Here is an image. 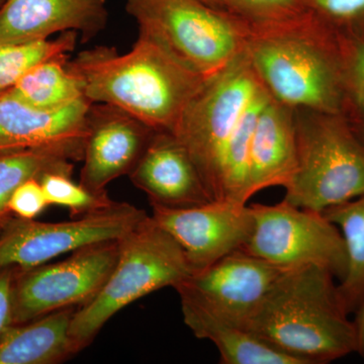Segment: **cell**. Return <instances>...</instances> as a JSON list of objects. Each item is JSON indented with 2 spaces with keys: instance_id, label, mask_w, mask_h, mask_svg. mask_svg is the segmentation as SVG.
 I'll list each match as a JSON object with an SVG mask.
<instances>
[{
  "instance_id": "17",
  "label": "cell",
  "mask_w": 364,
  "mask_h": 364,
  "mask_svg": "<svg viewBox=\"0 0 364 364\" xmlns=\"http://www.w3.org/2000/svg\"><path fill=\"white\" fill-rule=\"evenodd\" d=\"M296 164L294 107L270 97L256 121L249 153V198L272 186L286 188Z\"/></svg>"
},
{
  "instance_id": "27",
  "label": "cell",
  "mask_w": 364,
  "mask_h": 364,
  "mask_svg": "<svg viewBox=\"0 0 364 364\" xmlns=\"http://www.w3.org/2000/svg\"><path fill=\"white\" fill-rule=\"evenodd\" d=\"M346 114H364V40L342 37Z\"/></svg>"
},
{
  "instance_id": "25",
  "label": "cell",
  "mask_w": 364,
  "mask_h": 364,
  "mask_svg": "<svg viewBox=\"0 0 364 364\" xmlns=\"http://www.w3.org/2000/svg\"><path fill=\"white\" fill-rule=\"evenodd\" d=\"M40 181L49 205L68 208L73 218L97 212L114 203L107 193L90 191L80 182L72 181L70 174L50 172Z\"/></svg>"
},
{
  "instance_id": "5",
  "label": "cell",
  "mask_w": 364,
  "mask_h": 364,
  "mask_svg": "<svg viewBox=\"0 0 364 364\" xmlns=\"http://www.w3.org/2000/svg\"><path fill=\"white\" fill-rule=\"evenodd\" d=\"M296 164L284 202L324 212L364 193V147L345 114L294 109Z\"/></svg>"
},
{
  "instance_id": "15",
  "label": "cell",
  "mask_w": 364,
  "mask_h": 364,
  "mask_svg": "<svg viewBox=\"0 0 364 364\" xmlns=\"http://www.w3.org/2000/svg\"><path fill=\"white\" fill-rule=\"evenodd\" d=\"M129 176L150 203L183 208L212 202L188 151L171 132L155 131Z\"/></svg>"
},
{
  "instance_id": "6",
  "label": "cell",
  "mask_w": 364,
  "mask_h": 364,
  "mask_svg": "<svg viewBox=\"0 0 364 364\" xmlns=\"http://www.w3.org/2000/svg\"><path fill=\"white\" fill-rule=\"evenodd\" d=\"M126 9L140 37L207 79L244 52L250 35L240 18L203 0H128Z\"/></svg>"
},
{
  "instance_id": "29",
  "label": "cell",
  "mask_w": 364,
  "mask_h": 364,
  "mask_svg": "<svg viewBox=\"0 0 364 364\" xmlns=\"http://www.w3.org/2000/svg\"><path fill=\"white\" fill-rule=\"evenodd\" d=\"M16 267L0 269V337L13 325V282Z\"/></svg>"
},
{
  "instance_id": "18",
  "label": "cell",
  "mask_w": 364,
  "mask_h": 364,
  "mask_svg": "<svg viewBox=\"0 0 364 364\" xmlns=\"http://www.w3.org/2000/svg\"><path fill=\"white\" fill-rule=\"evenodd\" d=\"M186 325L198 339L214 343L223 364H301L246 327L181 296Z\"/></svg>"
},
{
  "instance_id": "19",
  "label": "cell",
  "mask_w": 364,
  "mask_h": 364,
  "mask_svg": "<svg viewBox=\"0 0 364 364\" xmlns=\"http://www.w3.org/2000/svg\"><path fill=\"white\" fill-rule=\"evenodd\" d=\"M76 306L13 324L0 337V364H56L77 354L70 335Z\"/></svg>"
},
{
  "instance_id": "3",
  "label": "cell",
  "mask_w": 364,
  "mask_h": 364,
  "mask_svg": "<svg viewBox=\"0 0 364 364\" xmlns=\"http://www.w3.org/2000/svg\"><path fill=\"white\" fill-rule=\"evenodd\" d=\"M245 52L277 102L346 114L341 38L314 16L291 28L250 33Z\"/></svg>"
},
{
  "instance_id": "1",
  "label": "cell",
  "mask_w": 364,
  "mask_h": 364,
  "mask_svg": "<svg viewBox=\"0 0 364 364\" xmlns=\"http://www.w3.org/2000/svg\"><path fill=\"white\" fill-rule=\"evenodd\" d=\"M66 68L91 104L112 105L171 133L208 80L140 36L126 54L100 46L79 53Z\"/></svg>"
},
{
  "instance_id": "30",
  "label": "cell",
  "mask_w": 364,
  "mask_h": 364,
  "mask_svg": "<svg viewBox=\"0 0 364 364\" xmlns=\"http://www.w3.org/2000/svg\"><path fill=\"white\" fill-rule=\"evenodd\" d=\"M354 313H355V318L353 322L355 325L356 337H358L356 353H358L364 359V301Z\"/></svg>"
},
{
  "instance_id": "11",
  "label": "cell",
  "mask_w": 364,
  "mask_h": 364,
  "mask_svg": "<svg viewBox=\"0 0 364 364\" xmlns=\"http://www.w3.org/2000/svg\"><path fill=\"white\" fill-rule=\"evenodd\" d=\"M151 207V218L178 244L193 274L244 247L253 229L247 203L212 200L193 207Z\"/></svg>"
},
{
  "instance_id": "26",
  "label": "cell",
  "mask_w": 364,
  "mask_h": 364,
  "mask_svg": "<svg viewBox=\"0 0 364 364\" xmlns=\"http://www.w3.org/2000/svg\"><path fill=\"white\" fill-rule=\"evenodd\" d=\"M316 20L342 37L364 40V0H303Z\"/></svg>"
},
{
  "instance_id": "23",
  "label": "cell",
  "mask_w": 364,
  "mask_h": 364,
  "mask_svg": "<svg viewBox=\"0 0 364 364\" xmlns=\"http://www.w3.org/2000/svg\"><path fill=\"white\" fill-rule=\"evenodd\" d=\"M77 38V32L68 31L52 41L0 47V95L11 90L33 67L48 60L69 56L75 49Z\"/></svg>"
},
{
  "instance_id": "20",
  "label": "cell",
  "mask_w": 364,
  "mask_h": 364,
  "mask_svg": "<svg viewBox=\"0 0 364 364\" xmlns=\"http://www.w3.org/2000/svg\"><path fill=\"white\" fill-rule=\"evenodd\" d=\"M322 213L343 237L347 272L337 289L345 310L354 313L364 301V193Z\"/></svg>"
},
{
  "instance_id": "2",
  "label": "cell",
  "mask_w": 364,
  "mask_h": 364,
  "mask_svg": "<svg viewBox=\"0 0 364 364\" xmlns=\"http://www.w3.org/2000/svg\"><path fill=\"white\" fill-rule=\"evenodd\" d=\"M334 279L316 265L287 270L245 327L301 364L331 363L356 353L355 325Z\"/></svg>"
},
{
  "instance_id": "33",
  "label": "cell",
  "mask_w": 364,
  "mask_h": 364,
  "mask_svg": "<svg viewBox=\"0 0 364 364\" xmlns=\"http://www.w3.org/2000/svg\"><path fill=\"white\" fill-rule=\"evenodd\" d=\"M83 1L90 2V4H102V6H105V0H83Z\"/></svg>"
},
{
  "instance_id": "28",
  "label": "cell",
  "mask_w": 364,
  "mask_h": 364,
  "mask_svg": "<svg viewBox=\"0 0 364 364\" xmlns=\"http://www.w3.org/2000/svg\"><path fill=\"white\" fill-rule=\"evenodd\" d=\"M49 205L40 179L32 178L14 191L9 202V210L16 217L33 220Z\"/></svg>"
},
{
  "instance_id": "12",
  "label": "cell",
  "mask_w": 364,
  "mask_h": 364,
  "mask_svg": "<svg viewBox=\"0 0 364 364\" xmlns=\"http://www.w3.org/2000/svg\"><path fill=\"white\" fill-rule=\"evenodd\" d=\"M287 270L240 248L189 275L174 289L179 296L245 327Z\"/></svg>"
},
{
  "instance_id": "8",
  "label": "cell",
  "mask_w": 364,
  "mask_h": 364,
  "mask_svg": "<svg viewBox=\"0 0 364 364\" xmlns=\"http://www.w3.org/2000/svg\"><path fill=\"white\" fill-rule=\"evenodd\" d=\"M253 229L244 248L277 267L316 265L341 282L347 272L343 237L324 214L289 205H250Z\"/></svg>"
},
{
  "instance_id": "32",
  "label": "cell",
  "mask_w": 364,
  "mask_h": 364,
  "mask_svg": "<svg viewBox=\"0 0 364 364\" xmlns=\"http://www.w3.org/2000/svg\"><path fill=\"white\" fill-rule=\"evenodd\" d=\"M203 1L205 2L208 6L215 7V9H226L222 0H203Z\"/></svg>"
},
{
  "instance_id": "9",
  "label": "cell",
  "mask_w": 364,
  "mask_h": 364,
  "mask_svg": "<svg viewBox=\"0 0 364 364\" xmlns=\"http://www.w3.org/2000/svg\"><path fill=\"white\" fill-rule=\"evenodd\" d=\"M147 215L130 203L117 202L71 221L45 223L11 215L0 229V269L35 267L92 244L119 240Z\"/></svg>"
},
{
  "instance_id": "24",
  "label": "cell",
  "mask_w": 364,
  "mask_h": 364,
  "mask_svg": "<svg viewBox=\"0 0 364 364\" xmlns=\"http://www.w3.org/2000/svg\"><path fill=\"white\" fill-rule=\"evenodd\" d=\"M250 33H267L301 25L312 18L303 0H222Z\"/></svg>"
},
{
  "instance_id": "22",
  "label": "cell",
  "mask_w": 364,
  "mask_h": 364,
  "mask_svg": "<svg viewBox=\"0 0 364 364\" xmlns=\"http://www.w3.org/2000/svg\"><path fill=\"white\" fill-rule=\"evenodd\" d=\"M69 56L48 60L33 67L7 95L43 109L65 107L83 97L77 79L67 70Z\"/></svg>"
},
{
  "instance_id": "21",
  "label": "cell",
  "mask_w": 364,
  "mask_h": 364,
  "mask_svg": "<svg viewBox=\"0 0 364 364\" xmlns=\"http://www.w3.org/2000/svg\"><path fill=\"white\" fill-rule=\"evenodd\" d=\"M82 160L74 151L59 148L26 149L0 153V223L13 215L9 202L16 188L50 172L72 174L73 162Z\"/></svg>"
},
{
  "instance_id": "10",
  "label": "cell",
  "mask_w": 364,
  "mask_h": 364,
  "mask_svg": "<svg viewBox=\"0 0 364 364\" xmlns=\"http://www.w3.org/2000/svg\"><path fill=\"white\" fill-rule=\"evenodd\" d=\"M119 254V240L78 249L65 260L16 268L13 282V324L90 303L109 279Z\"/></svg>"
},
{
  "instance_id": "14",
  "label": "cell",
  "mask_w": 364,
  "mask_h": 364,
  "mask_svg": "<svg viewBox=\"0 0 364 364\" xmlns=\"http://www.w3.org/2000/svg\"><path fill=\"white\" fill-rule=\"evenodd\" d=\"M91 105L81 98L59 109H43L1 93L0 153L59 148L83 158Z\"/></svg>"
},
{
  "instance_id": "4",
  "label": "cell",
  "mask_w": 364,
  "mask_h": 364,
  "mask_svg": "<svg viewBox=\"0 0 364 364\" xmlns=\"http://www.w3.org/2000/svg\"><path fill=\"white\" fill-rule=\"evenodd\" d=\"M193 274L181 248L151 215L119 239L116 265L90 303L79 306L70 335L77 353L90 346L109 318L143 296Z\"/></svg>"
},
{
  "instance_id": "13",
  "label": "cell",
  "mask_w": 364,
  "mask_h": 364,
  "mask_svg": "<svg viewBox=\"0 0 364 364\" xmlns=\"http://www.w3.org/2000/svg\"><path fill=\"white\" fill-rule=\"evenodd\" d=\"M154 133L117 107L91 105L79 182L93 193H107L112 181L131 173Z\"/></svg>"
},
{
  "instance_id": "7",
  "label": "cell",
  "mask_w": 364,
  "mask_h": 364,
  "mask_svg": "<svg viewBox=\"0 0 364 364\" xmlns=\"http://www.w3.org/2000/svg\"><path fill=\"white\" fill-rule=\"evenodd\" d=\"M263 87L244 50L224 70L208 79L174 131L195 162L212 200H221L223 160L228 144Z\"/></svg>"
},
{
  "instance_id": "34",
  "label": "cell",
  "mask_w": 364,
  "mask_h": 364,
  "mask_svg": "<svg viewBox=\"0 0 364 364\" xmlns=\"http://www.w3.org/2000/svg\"><path fill=\"white\" fill-rule=\"evenodd\" d=\"M4 2H6V0H0V7H1L2 4H4Z\"/></svg>"
},
{
  "instance_id": "31",
  "label": "cell",
  "mask_w": 364,
  "mask_h": 364,
  "mask_svg": "<svg viewBox=\"0 0 364 364\" xmlns=\"http://www.w3.org/2000/svg\"><path fill=\"white\" fill-rule=\"evenodd\" d=\"M345 116L348 119L354 133L358 136V140L364 147V114H348Z\"/></svg>"
},
{
  "instance_id": "16",
  "label": "cell",
  "mask_w": 364,
  "mask_h": 364,
  "mask_svg": "<svg viewBox=\"0 0 364 364\" xmlns=\"http://www.w3.org/2000/svg\"><path fill=\"white\" fill-rule=\"evenodd\" d=\"M105 6L83 0H6L0 7V47L48 40L75 31L90 41L104 30Z\"/></svg>"
},
{
  "instance_id": "35",
  "label": "cell",
  "mask_w": 364,
  "mask_h": 364,
  "mask_svg": "<svg viewBox=\"0 0 364 364\" xmlns=\"http://www.w3.org/2000/svg\"><path fill=\"white\" fill-rule=\"evenodd\" d=\"M2 223V222H1ZM1 223H0V229H1Z\"/></svg>"
}]
</instances>
